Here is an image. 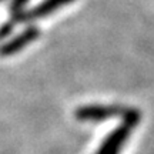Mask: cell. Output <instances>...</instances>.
<instances>
[{"mask_svg": "<svg viewBox=\"0 0 154 154\" xmlns=\"http://www.w3.org/2000/svg\"><path fill=\"white\" fill-rule=\"evenodd\" d=\"M27 2L29 0H13L11 7H10V17H9V20L0 27V38L6 37V36L13 30V27L16 26L17 23L24 22L26 11L23 10V6L26 5Z\"/></svg>", "mask_w": 154, "mask_h": 154, "instance_id": "5b68a950", "label": "cell"}, {"mask_svg": "<svg viewBox=\"0 0 154 154\" xmlns=\"http://www.w3.org/2000/svg\"><path fill=\"white\" fill-rule=\"evenodd\" d=\"M140 120H141L140 111L136 109H128L126 114L123 116L121 124L110 134H107V137L100 144L96 154H120Z\"/></svg>", "mask_w": 154, "mask_h": 154, "instance_id": "6da1fadb", "label": "cell"}, {"mask_svg": "<svg viewBox=\"0 0 154 154\" xmlns=\"http://www.w3.org/2000/svg\"><path fill=\"white\" fill-rule=\"evenodd\" d=\"M73 2H74V0H43L42 3H38L32 10L26 11L24 22H26V20L30 22V20H34V19H43V17H46V16H50V14H53V13L57 11L59 9L70 5Z\"/></svg>", "mask_w": 154, "mask_h": 154, "instance_id": "277c9868", "label": "cell"}, {"mask_svg": "<svg viewBox=\"0 0 154 154\" xmlns=\"http://www.w3.org/2000/svg\"><path fill=\"white\" fill-rule=\"evenodd\" d=\"M128 107L121 106H104V104H88L82 106L74 111V117L79 121H103L113 117H123Z\"/></svg>", "mask_w": 154, "mask_h": 154, "instance_id": "7a4b0ae2", "label": "cell"}, {"mask_svg": "<svg viewBox=\"0 0 154 154\" xmlns=\"http://www.w3.org/2000/svg\"><path fill=\"white\" fill-rule=\"evenodd\" d=\"M40 36V32H38L37 27L34 26H30L29 29H26L24 32H22L20 34H17L16 37H13L10 42H7L6 44H3L0 47V54L7 57V56H13L22 51L26 46H29L30 43L36 42Z\"/></svg>", "mask_w": 154, "mask_h": 154, "instance_id": "3957f363", "label": "cell"}]
</instances>
